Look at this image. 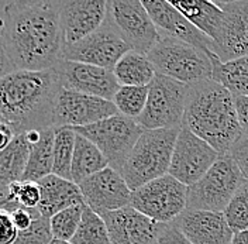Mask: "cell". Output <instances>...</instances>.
I'll use <instances>...</instances> for the list:
<instances>
[{"label":"cell","mask_w":248,"mask_h":244,"mask_svg":"<svg viewBox=\"0 0 248 244\" xmlns=\"http://www.w3.org/2000/svg\"><path fill=\"white\" fill-rule=\"evenodd\" d=\"M1 38L15 71H46L62 60L60 1H0Z\"/></svg>","instance_id":"1"},{"label":"cell","mask_w":248,"mask_h":244,"mask_svg":"<svg viewBox=\"0 0 248 244\" xmlns=\"http://www.w3.org/2000/svg\"><path fill=\"white\" fill-rule=\"evenodd\" d=\"M55 71H12L0 79V122L16 134L54 127V107L61 91Z\"/></svg>","instance_id":"2"},{"label":"cell","mask_w":248,"mask_h":244,"mask_svg":"<svg viewBox=\"0 0 248 244\" xmlns=\"http://www.w3.org/2000/svg\"><path fill=\"white\" fill-rule=\"evenodd\" d=\"M210 144L220 155H227L243 134L232 92L209 79L190 85L184 124Z\"/></svg>","instance_id":"3"},{"label":"cell","mask_w":248,"mask_h":244,"mask_svg":"<svg viewBox=\"0 0 248 244\" xmlns=\"http://www.w3.org/2000/svg\"><path fill=\"white\" fill-rule=\"evenodd\" d=\"M179 130H144L122 171L131 191L168 175Z\"/></svg>","instance_id":"4"},{"label":"cell","mask_w":248,"mask_h":244,"mask_svg":"<svg viewBox=\"0 0 248 244\" xmlns=\"http://www.w3.org/2000/svg\"><path fill=\"white\" fill-rule=\"evenodd\" d=\"M147 57L154 64L156 74L179 81L187 86L213 79L212 57L201 48L184 41L161 37Z\"/></svg>","instance_id":"5"},{"label":"cell","mask_w":248,"mask_h":244,"mask_svg":"<svg viewBox=\"0 0 248 244\" xmlns=\"http://www.w3.org/2000/svg\"><path fill=\"white\" fill-rule=\"evenodd\" d=\"M244 181L246 177L232 155H220L198 182L187 186L186 209L224 213Z\"/></svg>","instance_id":"6"},{"label":"cell","mask_w":248,"mask_h":244,"mask_svg":"<svg viewBox=\"0 0 248 244\" xmlns=\"http://www.w3.org/2000/svg\"><path fill=\"white\" fill-rule=\"evenodd\" d=\"M189 86L156 74L148 86L147 105L136 122L144 130L181 129L184 124Z\"/></svg>","instance_id":"7"},{"label":"cell","mask_w":248,"mask_h":244,"mask_svg":"<svg viewBox=\"0 0 248 244\" xmlns=\"http://www.w3.org/2000/svg\"><path fill=\"white\" fill-rule=\"evenodd\" d=\"M72 130L92 141L106 157L108 167L120 174L136 143L144 133V129L139 123L120 113L102 122L85 127H75Z\"/></svg>","instance_id":"8"},{"label":"cell","mask_w":248,"mask_h":244,"mask_svg":"<svg viewBox=\"0 0 248 244\" xmlns=\"http://www.w3.org/2000/svg\"><path fill=\"white\" fill-rule=\"evenodd\" d=\"M187 186L164 175L133 191L130 206L158 223L170 225L186 211Z\"/></svg>","instance_id":"9"},{"label":"cell","mask_w":248,"mask_h":244,"mask_svg":"<svg viewBox=\"0 0 248 244\" xmlns=\"http://www.w3.org/2000/svg\"><path fill=\"white\" fill-rule=\"evenodd\" d=\"M106 21L122 37L131 51L147 55L161 35L141 0L108 1Z\"/></svg>","instance_id":"10"},{"label":"cell","mask_w":248,"mask_h":244,"mask_svg":"<svg viewBox=\"0 0 248 244\" xmlns=\"http://www.w3.org/2000/svg\"><path fill=\"white\" fill-rule=\"evenodd\" d=\"M220 154L204 140L181 127L170 161V175L185 186H192L213 167Z\"/></svg>","instance_id":"11"},{"label":"cell","mask_w":248,"mask_h":244,"mask_svg":"<svg viewBox=\"0 0 248 244\" xmlns=\"http://www.w3.org/2000/svg\"><path fill=\"white\" fill-rule=\"evenodd\" d=\"M131 51L116 30L105 21V24L88 35L82 41L63 47L62 60L89 64L113 71L124 54Z\"/></svg>","instance_id":"12"},{"label":"cell","mask_w":248,"mask_h":244,"mask_svg":"<svg viewBox=\"0 0 248 244\" xmlns=\"http://www.w3.org/2000/svg\"><path fill=\"white\" fill-rule=\"evenodd\" d=\"M119 114L113 102L61 88L54 107V127H85Z\"/></svg>","instance_id":"13"},{"label":"cell","mask_w":248,"mask_h":244,"mask_svg":"<svg viewBox=\"0 0 248 244\" xmlns=\"http://www.w3.org/2000/svg\"><path fill=\"white\" fill-rule=\"evenodd\" d=\"M79 189L85 205L100 216L124 209L131 203L133 191L123 175L110 167L79 183Z\"/></svg>","instance_id":"14"},{"label":"cell","mask_w":248,"mask_h":244,"mask_svg":"<svg viewBox=\"0 0 248 244\" xmlns=\"http://www.w3.org/2000/svg\"><path fill=\"white\" fill-rule=\"evenodd\" d=\"M145 10L151 16L161 37H170L186 44L201 48L210 57L216 55L217 47L212 38L195 27L185 16L181 15L170 1L165 0H141ZM217 57V55H216Z\"/></svg>","instance_id":"15"},{"label":"cell","mask_w":248,"mask_h":244,"mask_svg":"<svg viewBox=\"0 0 248 244\" xmlns=\"http://www.w3.org/2000/svg\"><path fill=\"white\" fill-rule=\"evenodd\" d=\"M63 89L75 91L113 102L120 85L117 83L113 71L89 64L61 60L55 66Z\"/></svg>","instance_id":"16"},{"label":"cell","mask_w":248,"mask_h":244,"mask_svg":"<svg viewBox=\"0 0 248 244\" xmlns=\"http://www.w3.org/2000/svg\"><path fill=\"white\" fill-rule=\"evenodd\" d=\"M108 1L65 0L60 1L63 47L77 44L97 31L106 21Z\"/></svg>","instance_id":"17"},{"label":"cell","mask_w":248,"mask_h":244,"mask_svg":"<svg viewBox=\"0 0 248 244\" xmlns=\"http://www.w3.org/2000/svg\"><path fill=\"white\" fill-rule=\"evenodd\" d=\"M111 244H155L162 223L147 217L131 206L102 216Z\"/></svg>","instance_id":"18"},{"label":"cell","mask_w":248,"mask_h":244,"mask_svg":"<svg viewBox=\"0 0 248 244\" xmlns=\"http://www.w3.org/2000/svg\"><path fill=\"white\" fill-rule=\"evenodd\" d=\"M217 6L224 12L221 41L217 58L229 62L248 55V0H220Z\"/></svg>","instance_id":"19"},{"label":"cell","mask_w":248,"mask_h":244,"mask_svg":"<svg viewBox=\"0 0 248 244\" xmlns=\"http://www.w3.org/2000/svg\"><path fill=\"white\" fill-rule=\"evenodd\" d=\"M172 225L192 244H232L234 237L224 213L186 209Z\"/></svg>","instance_id":"20"},{"label":"cell","mask_w":248,"mask_h":244,"mask_svg":"<svg viewBox=\"0 0 248 244\" xmlns=\"http://www.w3.org/2000/svg\"><path fill=\"white\" fill-rule=\"evenodd\" d=\"M38 185L41 188V202L37 209L46 219L74 205L85 203L79 185L72 181L51 174L40 179Z\"/></svg>","instance_id":"21"},{"label":"cell","mask_w":248,"mask_h":244,"mask_svg":"<svg viewBox=\"0 0 248 244\" xmlns=\"http://www.w3.org/2000/svg\"><path fill=\"white\" fill-rule=\"evenodd\" d=\"M170 4L184 15L199 30L215 41L216 47L221 41L224 27V12L216 1L204 0H184L170 1ZM217 52V51H216Z\"/></svg>","instance_id":"22"},{"label":"cell","mask_w":248,"mask_h":244,"mask_svg":"<svg viewBox=\"0 0 248 244\" xmlns=\"http://www.w3.org/2000/svg\"><path fill=\"white\" fill-rule=\"evenodd\" d=\"M30 155V147L24 133L17 134L13 143L0 153V206L7 196L10 186L23 181Z\"/></svg>","instance_id":"23"},{"label":"cell","mask_w":248,"mask_h":244,"mask_svg":"<svg viewBox=\"0 0 248 244\" xmlns=\"http://www.w3.org/2000/svg\"><path fill=\"white\" fill-rule=\"evenodd\" d=\"M120 86H150L156 75L154 64L144 54L128 51L113 69Z\"/></svg>","instance_id":"24"},{"label":"cell","mask_w":248,"mask_h":244,"mask_svg":"<svg viewBox=\"0 0 248 244\" xmlns=\"http://www.w3.org/2000/svg\"><path fill=\"white\" fill-rule=\"evenodd\" d=\"M108 167L106 157L102 151L80 134H77L75 140V151H74V160H72V182L79 185L92 177L94 174L103 171Z\"/></svg>","instance_id":"25"},{"label":"cell","mask_w":248,"mask_h":244,"mask_svg":"<svg viewBox=\"0 0 248 244\" xmlns=\"http://www.w3.org/2000/svg\"><path fill=\"white\" fill-rule=\"evenodd\" d=\"M54 143H55V127L43 130L41 140L30 146V155L23 181L38 182L52 174L54 168Z\"/></svg>","instance_id":"26"},{"label":"cell","mask_w":248,"mask_h":244,"mask_svg":"<svg viewBox=\"0 0 248 244\" xmlns=\"http://www.w3.org/2000/svg\"><path fill=\"white\" fill-rule=\"evenodd\" d=\"M213 62V81L223 85L235 96H248V55L221 62L216 55Z\"/></svg>","instance_id":"27"},{"label":"cell","mask_w":248,"mask_h":244,"mask_svg":"<svg viewBox=\"0 0 248 244\" xmlns=\"http://www.w3.org/2000/svg\"><path fill=\"white\" fill-rule=\"evenodd\" d=\"M75 140L77 133L71 127H55L52 174L68 181H72L71 169L75 151Z\"/></svg>","instance_id":"28"},{"label":"cell","mask_w":248,"mask_h":244,"mask_svg":"<svg viewBox=\"0 0 248 244\" xmlns=\"http://www.w3.org/2000/svg\"><path fill=\"white\" fill-rule=\"evenodd\" d=\"M72 244H111L108 230L103 217L94 213L85 205L82 220L77 234L71 240Z\"/></svg>","instance_id":"29"},{"label":"cell","mask_w":248,"mask_h":244,"mask_svg":"<svg viewBox=\"0 0 248 244\" xmlns=\"http://www.w3.org/2000/svg\"><path fill=\"white\" fill-rule=\"evenodd\" d=\"M148 99V86H120L113 98L119 113L137 120L142 114Z\"/></svg>","instance_id":"30"},{"label":"cell","mask_w":248,"mask_h":244,"mask_svg":"<svg viewBox=\"0 0 248 244\" xmlns=\"http://www.w3.org/2000/svg\"><path fill=\"white\" fill-rule=\"evenodd\" d=\"M40 202H41V188L38 182L20 181L10 186L7 196L0 208L7 211H12L17 206L27 208V209H37Z\"/></svg>","instance_id":"31"},{"label":"cell","mask_w":248,"mask_h":244,"mask_svg":"<svg viewBox=\"0 0 248 244\" xmlns=\"http://www.w3.org/2000/svg\"><path fill=\"white\" fill-rule=\"evenodd\" d=\"M83 209H85V203H79L65 211H61L60 213L54 214L49 219L52 237L63 242H71L79 229Z\"/></svg>","instance_id":"32"},{"label":"cell","mask_w":248,"mask_h":244,"mask_svg":"<svg viewBox=\"0 0 248 244\" xmlns=\"http://www.w3.org/2000/svg\"><path fill=\"white\" fill-rule=\"evenodd\" d=\"M224 216L234 234L248 230V179L234 194L224 211Z\"/></svg>","instance_id":"33"},{"label":"cell","mask_w":248,"mask_h":244,"mask_svg":"<svg viewBox=\"0 0 248 244\" xmlns=\"http://www.w3.org/2000/svg\"><path fill=\"white\" fill-rule=\"evenodd\" d=\"M52 239L49 219L41 216L32 223L30 229L18 233L15 244H49Z\"/></svg>","instance_id":"34"},{"label":"cell","mask_w":248,"mask_h":244,"mask_svg":"<svg viewBox=\"0 0 248 244\" xmlns=\"http://www.w3.org/2000/svg\"><path fill=\"white\" fill-rule=\"evenodd\" d=\"M229 155H232V158L237 163V165L240 167L243 175L248 179V131L244 130L241 137L237 140V143L232 146Z\"/></svg>","instance_id":"35"},{"label":"cell","mask_w":248,"mask_h":244,"mask_svg":"<svg viewBox=\"0 0 248 244\" xmlns=\"http://www.w3.org/2000/svg\"><path fill=\"white\" fill-rule=\"evenodd\" d=\"M9 212L12 213V219L15 222V226L18 230V233L30 229L32 223L38 217L43 216L38 212V209H27V208H21V206H17L15 209L9 211Z\"/></svg>","instance_id":"36"},{"label":"cell","mask_w":248,"mask_h":244,"mask_svg":"<svg viewBox=\"0 0 248 244\" xmlns=\"http://www.w3.org/2000/svg\"><path fill=\"white\" fill-rule=\"evenodd\" d=\"M18 237V230L15 226L12 213L0 208V244H15Z\"/></svg>","instance_id":"37"},{"label":"cell","mask_w":248,"mask_h":244,"mask_svg":"<svg viewBox=\"0 0 248 244\" xmlns=\"http://www.w3.org/2000/svg\"><path fill=\"white\" fill-rule=\"evenodd\" d=\"M155 244H192L181 230L175 228L172 223L170 225H164V228L161 230L158 239Z\"/></svg>","instance_id":"38"},{"label":"cell","mask_w":248,"mask_h":244,"mask_svg":"<svg viewBox=\"0 0 248 244\" xmlns=\"http://www.w3.org/2000/svg\"><path fill=\"white\" fill-rule=\"evenodd\" d=\"M234 100H235L238 122L241 124L243 130L248 131V96H235Z\"/></svg>","instance_id":"39"},{"label":"cell","mask_w":248,"mask_h":244,"mask_svg":"<svg viewBox=\"0 0 248 244\" xmlns=\"http://www.w3.org/2000/svg\"><path fill=\"white\" fill-rule=\"evenodd\" d=\"M16 136L17 134H16L15 129L12 126L0 122V153L4 151L13 143Z\"/></svg>","instance_id":"40"},{"label":"cell","mask_w":248,"mask_h":244,"mask_svg":"<svg viewBox=\"0 0 248 244\" xmlns=\"http://www.w3.org/2000/svg\"><path fill=\"white\" fill-rule=\"evenodd\" d=\"M13 69L12 64L7 58V54H6V49L3 46V38H1V21H0V79L3 77H6L7 74H10Z\"/></svg>","instance_id":"41"},{"label":"cell","mask_w":248,"mask_h":244,"mask_svg":"<svg viewBox=\"0 0 248 244\" xmlns=\"http://www.w3.org/2000/svg\"><path fill=\"white\" fill-rule=\"evenodd\" d=\"M232 244H248V230L235 233L234 237H232Z\"/></svg>","instance_id":"42"},{"label":"cell","mask_w":248,"mask_h":244,"mask_svg":"<svg viewBox=\"0 0 248 244\" xmlns=\"http://www.w3.org/2000/svg\"><path fill=\"white\" fill-rule=\"evenodd\" d=\"M49 244H72L71 242H63V240H58V239H52V242Z\"/></svg>","instance_id":"43"}]
</instances>
